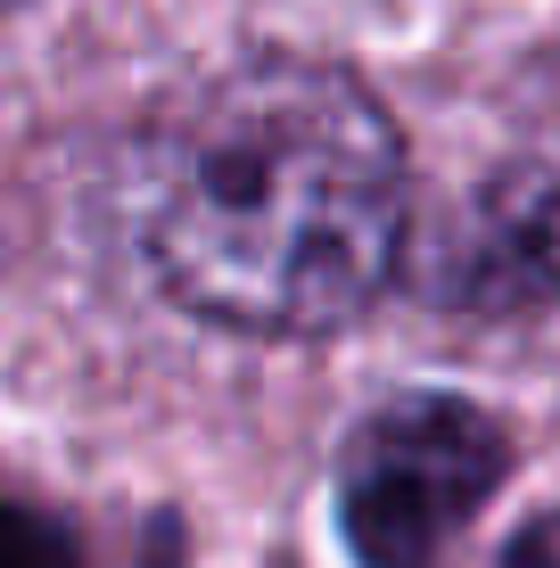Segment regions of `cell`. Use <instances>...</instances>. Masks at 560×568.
<instances>
[{
    "label": "cell",
    "mask_w": 560,
    "mask_h": 568,
    "mask_svg": "<svg viewBox=\"0 0 560 568\" xmlns=\"http://www.w3.org/2000/svg\"><path fill=\"white\" fill-rule=\"evenodd\" d=\"M437 305L461 313H519L560 297V173L503 165L470 206L437 231Z\"/></svg>",
    "instance_id": "3"
},
{
    "label": "cell",
    "mask_w": 560,
    "mask_h": 568,
    "mask_svg": "<svg viewBox=\"0 0 560 568\" xmlns=\"http://www.w3.org/2000/svg\"><path fill=\"white\" fill-rule=\"evenodd\" d=\"M132 247L231 338H338L413 264V156L388 100L314 50H247L132 141Z\"/></svg>",
    "instance_id": "1"
},
{
    "label": "cell",
    "mask_w": 560,
    "mask_h": 568,
    "mask_svg": "<svg viewBox=\"0 0 560 568\" xmlns=\"http://www.w3.org/2000/svg\"><path fill=\"white\" fill-rule=\"evenodd\" d=\"M0 568H83V544L67 519H50L42 503H17L0 486Z\"/></svg>",
    "instance_id": "4"
},
{
    "label": "cell",
    "mask_w": 560,
    "mask_h": 568,
    "mask_svg": "<svg viewBox=\"0 0 560 568\" xmlns=\"http://www.w3.org/2000/svg\"><path fill=\"white\" fill-rule=\"evenodd\" d=\"M495 568H560V511H536L503 544V560H495Z\"/></svg>",
    "instance_id": "5"
},
{
    "label": "cell",
    "mask_w": 560,
    "mask_h": 568,
    "mask_svg": "<svg viewBox=\"0 0 560 568\" xmlns=\"http://www.w3.org/2000/svg\"><path fill=\"white\" fill-rule=\"evenodd\" d=\"M511 469V428L470 396H396L338 445V536L355 568H446Z\"/></svg>",
    "instance_id": "2"
},
{
    "label": "cell",
    "mask_w": 560,
    "mask_h": 568,
    "mask_svg": "<svg viewBox=\"0 0 560 568\" xmlns=\"http://www.w3.org/2000/svg\"><path fill=\"white\" fill-rule=\"evenodd\" d=\"M9 9H17V0H0V17H9Z\"/></svg>",
    "instance_id": "6"
}]
</instances>
